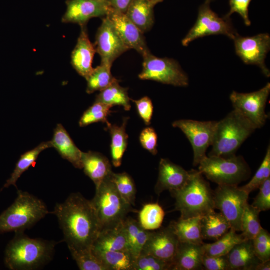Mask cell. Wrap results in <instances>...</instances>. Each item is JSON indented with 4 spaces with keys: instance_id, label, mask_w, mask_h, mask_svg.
<instances>
[{
    "instance_id": "c3c4849f",
    "label": "cell",
    "mask_w": 270,
    "mask_h": 270,
    "mask_svg": "<svg viewBox=\"0 0 270 270\" xmlns=\"http://www.w3.org/2000/svg\"><path fill=\"white\" fill-rule=\"evenodd\" d=\"M106 1L112 10L126 14L133 0H106Z\"/></svg>"
},
{
    "instance_id": "3957f363",
    "label": "cell",
    "mask_w": 270,
    "mask_h": 270,
    "mask_svg": "<svg viewBox=\"0 0 270 270\" xmlns=\"http://www.w3.org/2000/svg\"><path fill=\"white\" fill-rule=\"evenodd\" d=\"M176 199L174 210L182 219L202 216L214 210V192L198 171H190V176L180 189L171 192Z\"/></svg>"
},
{
    "instance_id": "5b68a950",
    "label": "cell",
    "mask_w": 270,
    "mask_h": 270,
    "mask_svg": "<svg viewBox=\"0 0 270 270\" xmlns=\"http://www.w3.org/2000/svg\"><path fill=\"white\" fill-rule=\"evenodd\" d=\"M50 213L42 200L18 190L14 202L0 215V233L24 232Z\"/></svg>"
},
{
    "instance_id": "ab89813d",
    "label": "cell",
    "mask_w": 270,
    "mask_h": 270,
    "mask_svg": "<svg viewBox=\"0 0 270 270\" xmlns=\"http://www.w3.org/2000/svg\"><path fill=\"white\" fill-rule=\"evenodd\" d=\"M70 251L80 270H106L102 262L94 254L92 250L84 251L74 250Z\"/></svg>"
},
{
    "instance_id": "f546056e",
    "label": "cell",
    "mask_w": 270,
    "mask_h": 270,
    "mask_svg": "<svg viewBox=\"0 0 270 270\" xmlns=\"http://www.w3.org/2000/svg\"><path fill=\"white\" fill-rule=\"evenodd\" d=\"M92 252L102 262L106 270H134L136 260L128 251Z\"/></svg>"
},
{
    "instance_id": "484cf974",
    "label": "cell",
    "mask_w": 270,
    "mask_h": 270,
    "mask_svg": "<svg viewBox=\"0 0 270 270\" xmlns=\"http://www.w3.org/2000/svg\"><path fill=\"white\" fill-rule=\"evenodd\" d=\"M154 7L150 0H133L126 14L144 34L154 25Z\"/></svg>"
},
{
    "instance_id": "f907efd6",
    "label": "cell",
    "mask_w": 270,
    "mask_h": 270,
    "mask_svg": "<svg viewBox=\"0 0 270 270\" xmlns=\"http://www.w3.org/2000/svg\"><path fill=\"white\" fill-rule=\"evenodd\" d=\"M154 6H155L158 3L162 2L164 0H150Z\"/></svg>"
},
{
    "instance_id": "5bb4252c",
    "label": "cell",
    "mask_w": 270,
    "mask_h": 270,
    "mask_svg": "<svg viewBox=\"0 0 270 270\" xmlns=\"http://www.w3.org/2000/svg\"><path fill=\"white\" fill-rule=\"evenodd\" d=\"M94 46L96 52L100 56L101 64L110 66L117 58L129 50L107 16L102 18Z\"/></svg>"
},
{
    "instance_id": "836d02e7",
    "label": "cell",
    "mask_w": 270,
    "mask_h": 270,
    "mask_svg": "<svg viewBox=\"0 0 270 270\" xmlns=\"http://www.w3.org/2000/svg\"><path fill=\"white\" fill-rule=\"evenodd\" d=\"M112 66L101 64L94 68L91 74L86 78L87 81L86 92L92 94L96 91H102L108 86L117 79L111 72Z\"/></svg>"
},
{
    "instance_id": "7402d4cb",
    "label": "cell",
    "mask_w": 270,
    "mask_h": 270,
    "mask_svg": "<svg viewBox=\"0 0 270 270\" xmlns=\"http://www.w3.org/2000/svg\"><path fill=\"white\" fill-rule=\"evenodd\" d=\"M52 147L55 148L61 156L71 163L76 168L82 169V152L76 146L70 134L59 124L54 130L50 140Z\"/></svg>"
},
{
    "instance_id": "ffe728a7",
    "label": "cell",
    "mask_w": 270,
    "mask_h": 270,
    "mask_svg": "<svg viewBox=\"0 0 270 270\" xmlns=\"http://www.w3.org/2000/svg\"><path fill=\"white\" fill-rule=\"evenodd\" d=\"M124 220L102 230L92 244V251H128Z\"/></svg>"
},
{
    "instance_id": "4316f807",
    "label": "cell",
    "mask_w": 270,
    "mask_h": 270,
    "mask_svg": "<svg viewBox=\"0 0 270 270\" xmlns=\"http://www.w3.org/2000/svg\"><path fill=\"white\" fill-rule=\"evenodd\" d=\"M128 118H124L120 126L108 123L107 130L111 136L110 153L112 161L116 168L120 167L122 163L124 154L127 148L128 136L126 132V126Z\"/></svg>"
},
{
    "instance_id": "2e32d148",
    "label": "cell",
    "mask_w": 270,
    "mask_h": 270,
    "mask_svg": "<svg viewBox=\"0 0 270 270\" xmlns=\"http://www.w3.org/2000/svg\"><path fill=\"white\" fill-rule=\"evenodd\" d=\"M180 241L172 228H166L150 232L140 254L152 255L172 266L176 254Z\"/></svg>"
},
{
    "instance_id": "cb8c5ba5",
    "label": "cell",
    "mask_w": 270,
    "mask_h": 270,
    "mask_svg": "<svg viewBox=\"0 0 270 270\" xmlns=\"http://www.w3.org/2000/svg\"><path fill=\"white\" fill-rule=\"evenodd\" d=\"M226 256L231 270H255L261 262L254 253L252 240L237 244Z\"/></svg>"
},
{
    "instance_id": "f1b7e54d",
    "label": "cell",
    "mask_w": 270,
    "mask_h": 270,
    "mask_svg": "<svg viewBox=\"0 0 270 270\" xmlns=\"http://www.w3.org/2000/svg\"><path fill=\"white\" fill-rule=\"evenodd\" d=\"M124 226L128 251L136 260L140 254L151 232L144 229L138 221L132 218H126Z\"/></svg>"
},
{
    "instance_id": "83f0119b",
    "label": "cell",
    "mask_w": 270,
    "mask_h": 270,
    "mask_svg": "<svg viewBox=\"0 0 270 270\" xmlns=\"http://www.w3.org/2000/svg\"><path fill=\"white\" fill-rule=\"evenodd\" d=\"M201 228L204 240L216 241L227 233L231 226L220 212L214 210L202 217Z\"/></svg>"
},
{
    "instance_id": "ac0fdd59",
    "label": "cell",
    "mask_w": 270,
    "mask_h": 270,
    "mask_svg": "<svg viewBox=\"0 0 270 270\" xmlns=\"http://www.w3.org/2000/svg\"><path fill=\"white\" fill-rule=\"evenodd\" d=\"M158 170V180L155 186V192L158 195L165 190L171 192L180 189L190 176V171H186L168 159L160 160Z\"/></svg>"
},
{
    "instance_id": "e0dca14e",
    "label": "cell",
    "mask_w": 270,
    "mask_h": 270,
    "mask_svg": "<svg viewBox=\"0 0 270 270\" xmlns=\"http://www.w3.org/2000/svg\"><path fill=\"white\" fill-rule=\"evenodd\" d=\"M124 44L142 56L150 52L144 33L127 17L125 14L112 10L107 16Z\"/></svg>"
},
{
    "instance_id": "52a82bcc",
    "label": "cell",
    "mask_w": 270,
    "mask_h": 270,
    "mask_svg": "<svg viewBox=\"0 0 270 270\" xmlns=\"http://www.w3.org/2000/svg\"><path fill=\"white\" fill-rule=\"evenodd\" d=\"M198 165V171L218 185L238 186L250 174L244 158L236 155L229 158L206 156Z\"/></svg>"
},
{
    "instance_id": "8992f818",
    "label": "cell",
    "mask_w": 270,
    "mask_h": 270,
    "mask_svg": "<svg viewBox=\"0 0 270 270\" xmlns=\"http://www.w3.org/2000/svg\"><path fill=\"white\" fill-rule=\"evenodd\" d=\"M110 175L96 189L95 196L91 200L99 222L100 231L122 222L129 212H137L121 196Z\"/></svg>"
},
{
    "instance_id": "7a4b0ae2",
    "label": "cell",
    "mask_w": 270,
    "mask_h": 270,
    "mask_svg": "<svg viewBox=\"0 0 270 270\" xmlns=\"http://www.w3.org/2000/svg\"><path fill=\"white\" fill-rule=\"evenodd\" d=\"M56 244L54 241L32 238L24 232H16L6 248V264L12 270L38 269L52 260Z\"/></svg>"
},
{
    "instance_id": "b9f144b4",
    "label": "cell",
    "mask_w": 270,
    "mask_h": 270,
    "mask_svg": "<svg viewBox=\"0 0 270 270\" xmlns=\"http://www.w3.org/2000/svg\"><path fill=\"white\" fill-rule=\"evenodd\" d=\"M172 266L152 255L140 254L136 259L134 270H170Z\"/></svg>"
},
{
    "instance_id": "44dd1931",
    "label": "cell",
    "mask_w": 270,
    "mask_h": 270,
    "mask_svg": "<svg viewBox=\"0 0 270 270\" xmlns=\"http://www.w3.org/2000/svg\"><path fill=\"white\" fill-rule=\"evenodd\" d=\"M82 166L84 174L94 182L97 189L112 173L109 160L98 152L89 151L82 153Z\"/></svg>"
},
{
    "instance_id": "277c9868",
    "label": "cell",
    "mask_w": 270,
    "mask_h": 270,
    "mask_svg": "<svg viewBox=\"0 0 270 270\" xmlns=\"http://www.w3.org/2000/svg\"><path fill=\"white\" fill-rule=\"evenodd\" d=\"M256 130L247 119L234 110L217 122L212 148L208 156L229 158L235 156L242 144Z\"/></svg>"
},
{
    "instance_id": "4dcf8cb0",
    "label": "cell",
    "mask_w": 270,
    "mask_h": 270,
    "mask_svg": "<svg viewBox=\"0 0 270 270\" xmlns=\"http://www.w3.org/2000/svg\"><path fill=\"white\" fill-rule=\"evenodd\" d=\"M117 80L106 88L100 92L96 96V102H100L114 106H122L126 111L131 108L130 99L128 94V89L120 86Z\"/></svg>"
},
{
    "instance_id": "f6af8a7d",
    "label": "cell",
    "mask_w": 270,
    "mask_h": 270,
    "mask_svg": "<svg viewBox=\"0 0 270 270\" xmlns=\"http://www.w3.org/2000/svg\"><path fill=\"white\" fill-rule=\"evenodd\" d=\"M252 0H230V10L225 17L230 18V16L236 12L240 14L244 20L246 26L251 24L249 18L248 8Z\"/></svg>"
},
{
    "instance_id": "6da1fadb",
    "label": "cell",
    "mask_w": 270,
    "mask_h": 270,
    "mask_svg": "<svg viewBox=\"0 0 270 270\" xmlns=\"http://www.w3.org/2000/svg\"><path fill=\"white\" fill-rule=\"evenodd\" d=\"M51 214L57 217L70 250H92L100 227L91 200L73 193Z\"/></svg>"
},
{
    "instance_id": "d6a6232c",
    "label": "cell",
    "mask_w": 270,
    "mask_h": 270,
    "mask_svg": "<svg viewBox=\"0 0 270 270\" xmlns=\"http://www.w3.org/2000/svg\"><path fill=\"white\" fill-rule=\"evenodd\" d=\"M232 228L212 244H204V256H218L227 255L233 248L238 244L246 240L242 234H236Z\"/></svg>"
},
{
    "instance_id": "603a6c76",
    "label": "cell",
    "mask_w": 270,
    "mask_h": 270,
    "mask_svg": "<svg viewBox=\"0 0 270 270\" xmlns=\"http://www.w3.org/2000/svg\"><path fill=\"white\" fill-rule=\"evenodd\" d=\"M203 244L180 242L172 262V270L204 269L202 266V258L204 256Z\"/></svg>"
},
{
    "instance_id": "7bdbcfd3",
    "label": "cell",
    "mask_w": 270,
    "mask_h": 270,
    "mask_svg": "<svg viewBox=\"0 0 270 270\" xmlns=\"http://www.w3.org/2000/svg\"><path fill=\"white\" fill-rule=\"evenodd\" d=\"M259 188L260 192L252 206L260 212L270 209V178L267 179Z\"/></svg>"
},
{
    "instance_id": "681fc988",
    "label": "cell",
    "mask_w": 270,
    "mask_h": 270,
    "mask_svg": "<svg viewBox=\"0 0 270 270\" xmlns=\"http://www.w3.org/2000/svg\"><path fill=\"white\" fill-rule=\"evenodd\" d=\"M270 261L260 262L256 267L255 270H270Z\"/></svg>"
},
{
    "instance_id": "1f68e13d",
    "label": "cell",
    "mask_w": 270,
    "mask_h": 270,
    "mask_svg": "<svg viewBox=\"0 0 270 270\" xmlns=\"http://www.w3.org/2000/svg\"><path fill=\"white\" fill-rule=\"evenodd\" d=\"M50 148H52L50 141L43 142L34 148L22 154L10 178L7 180L2 188H8L12 186L16 188V182L22 175L35 164L42 152Z\"/></svg>"
},
{
    "instance_id": "bcb514c9",
    "label": "cell",
    "mask_w": 270,
    "mask_h": 270,
    "mask_svg": "<svg viewBox=\"0 0 270 270\" xmlns=\"http://www.w3.org/2000/svg\"><path fill=\"white\" fill-rule=\"evenodd\" d=\"M130 100L136 104L138 112L145 124L150 125L154 112L152 100L148 96H144L138 100Z\"/></svg>"
},
{
    "instance_id": "ba28073f",
    "label": "cell",
    "mask_w": 270,
    "mask_h": 270,
    "mask_svg": "<svg viewBox=\"0 0 270 270\" xmlns=\"http://www.w3.org/2000/svg\"><path fill=\"white\" fill-rule=\"evenodd\" d=\"M142 57V70L138 75L140 79L154 80L175 86H188V75L176 60L158 58L150 52Z\"/></svg>"
},
{
    "instance_id": "d590c367",
    "label": "cell",
    "mask_w": 270,
    "mask_h": 270,
    "mask_svg": "<svg viewBox=\"0 0 270 270\" xmlns=\"http://www.w3.org/2000/svg\"><path fill=\"white\" fill-rule=\"evenodd\" d=\"M260 212L252 205L247 204L241 219L242 235L246 240H252L262 228L261 226Z\"/></svg>"
},
{
    "instance_id": "816d5d0a",
    "label": "cell",
    "mask_w": 270,
    "mask_h": 270,
    "mask_svg": "<svg viewBox=\"0 0 270 270\" xmlns=\"http://www.w3.org/2000/svg\"><path fill=\"white\" fill-rule=\"evenodd\" d=\"M212 0H206V2H210H210H212Z\"/></svg>"
},
{
    "instance_id": "f35d334b",
    "label": "cell",
    "mask_w": 270,
    "mask_h": 270,
    "mask_svg": "<svg viewBox=\"0 0 270 270\" xmlns=\"http://www.w3.org/2000/svg\"><path fill=\"white\" fill-rule=\"evenodd\" d=\"M270 178V148L268 146L264 158L258 170L252 180L246 184L240 187L248 194L259 188L260 186Z\"/></svg>"
},
{
    "instance_id": "8fae6325",
    "label": "cell",
    "mask_w": 270,
    "mask_h": 270,
    "mask_svg": "<svg viewBox=\"0 0 270 270\" xmlns=\"http://www.w3.org/2000/svg\"><path fill=\"white\" fill-rule=\"evenodd\" d=\"M270 93V84L262 89L250 93L234 91L230 100L234 110L247 119L256 129L262 128L268 118L266 106Z\"/></svg>"
},
{
    "instance_id": "30bf717a",
    "label": "cell",
    "mask_w": 270,
    "mask_h": 270,
    "mask_svg": "<svg viewBox=\"0 0 270 270\" xmlns=\"http://www.w3.org/2000/svg\"><path fill=\"white\" fill-rule=\"evenodd\" d=\"M248 196L238 186L218 185L214 192V209L220 212L236 232H241V219Z\"/></svg>"
},
{
    "instance_id": "ee69618b",
    "label": "cell",
    "mask_w": 270,
    "mask_h": 270,
    "mask_svg": "<svg viewBox=\"0 0 270 270\" xmlns=\"http://www.w3.org/2000/svg\"><path fill=\"white\" fill-rule=\"evenodd\" d=\"M140 142L142 146L152 155L158 154V135L152 128L148 127L142 130Z\"/></svg>"
},
{
    "instance_id": "8d00e7d4",
    "label": "cell",
    "mask_w": 270,
    "mask_h": 270,
    "mask_svg": "<svg viewBox=\"0 0 270 270\" xmlns=\"http://www.w3.org/2000/svg\"><path fill=\"white\" fill-rule=\"evenodd\" d=\"M110 178L124 200L132 206H135L136 190L132 176L126 172L115 174L112 172Z\"/></svg>"
},
{
    "instance_id": "7dc6e473",
    "label": "cell",
    "mask_w": 270,
    "mask_h": 270,
    "mask_svg": "<svg viewBox=\"0 0 270 270\" xmlns=\"http://www.w3.org/2000/svg\"><path fill=\"white\" fill-rule=\"evenodd\" d=\"M202 266L207 270H231L226 255L218 256H204Z\"/></svg>"
},
{
    "instance_id": "9a60e30c",
    "label": "cell",
    "mask_w": 270,
    "mask_h": 270,
    "mask_svg": "<svg viewBox=\"0 0 270 270\" xmlns=\"http://www.w3.org/2000/svg\"><path fill=\"white\" fill-rule=\"evenodd\" d=\"M66 10L62 18L64 23L86 26L94 18L106 16L112 8L106 0H68Z\"/></svg>"
},
{
    "instance_id": "d4e9b609",
    "label": "cell",
    "mask_w": 270,
    "mask_h": 270,
    "mask_svg": "<svg viewBox=\"0 0 270 270\" xmlns=\"http://www.w3.org/2000/svg\"><path fill=\"white\" fill-rule=\"evenodd\" d=\"M198 216L188 219L180 218L176 222H172L170 226L180 242L195 244H203L201 219Z\"/></svg>"
},
{
    "instance_id": "9c48e42d",
    "label": "cell",
    "mask_w": 270,
    "mask_h": 270,
    "mask_svg": "<svg viewBox=\"0 0 270 270\" xmlns=\"http://www.w3.org/2000/svg\"><path fill=\"white\" fill-rule=\"evenodd\" d=\"M238 34L230 18L219 17L210 8V2H206L199 8L196 24L182 42L187 46L194 40L206 36L222 34L233 40Z\"/></svg>"
},
{
    "instance_id": "74e56055",
    "label": "cell",
    "mask_w": 270,
    "mask_h": 270,
    "mask_svg": "<svg viewBox=\"0 0 270 270\" xmlns=\"http://www.w3.org/2000/svg\"><path fill=\"white\" fill-rule=\"evenodd\" d=\"M112 106L100 102L94 103L86 110L80 121V127H85L94 123H109L108 118L112 112Z\"/></svg>"
},
{
    "instance_id": "e575fe53",
    "label": "cell",
    "mask_w": 270,
    "mask_h": 270,
    "mask_svg": "<svg viewBox=\"0 0 270 270\" xmlns=\"http://www.w3.org/2000/svg\"><path fill=\"white\" fill-rule=\"evenodd\" d=\"M164 216V211L159 204H148L139 212L138 222L144 229L154 230L161 227Z\"/></svg>"
},
{
    "instance_id": "d6986e66",
    "label": "cell",
    "mask_w": 270,
    "mask_h": 270,
    "mask_svg": "<svg viewBox=\"0 0 270 270\" xmlns=\"http://www.w3.org/2000/svg\"><path fill=\"white\" fill-rule=\"evenodd\" d=\"M86 26H81V32L71 56L73 68L86 79L94 70L92 62L96 52L94 44L89 39Z\"/></svg>"
},
{
    "instance_id": "60d3db41",
    "label": "cell",
    "mask_w": 270,
    "mask_h": 270,
    "mask_svg": "<svg viewBox=\"0 0 270 270\" xmlns=\"http://www.w3.org/2000/svg\"><path fill=\"white\" fill-rule=\"evenodd\" d=\"M254 253L261 262L270 261V234L262 228L252 240Z\"/></svg>"
},
{
    "instance_id": "4fadbf2b",
    "label": "cell",
    "mask_w": 270,
    "mask_h": 270,
    "mask_svg": "<svg viewBox=\"0 0 270 270\" xmlns=\"http://www.w3.org/2000/svg\"><path fill=\"white\" fill-rule=\"evenodd\" d=\"M236 54L246 64L258 66L266 77L270 76V70L265 60L270 50V36L260 34L253 36L243 37L238 34L233 39Z\"/></svg>"
},
{
    "instance_id": "7c38bea8",
    "label": "cell",
    "mask_w": 270,
    "mask_h": 270,
    "mask_svg": "<svg viewBox=\"0 0 270 270\" xmlns=\"http://www.w3.org/2000/svg\"><path fill=\"white\" fill-rule=\"evenodd\" d=\"M217 122L180 120L172 123V126L180 128L190 142L194 151V166H198L206 156V150L213 142Z\"/></svg>"
}]
</instances>
